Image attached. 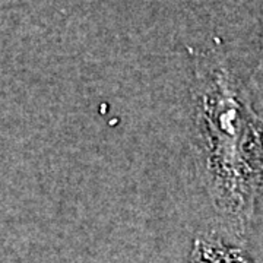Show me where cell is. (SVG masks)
Here are the masks:
<instances>
[{"label": "cell", "mask_w": 263, "mask_h": 263, "mask_svg": "<svg viewBox=\"0 0 263 263\" xmlns=\"http://www.w3.org/2000/svg\"><path fill=\"white\" fill-rule=\"evenodd\" d=\"M260 189L263 192V160H262V173H260Z\"/></svg>", "instance_id": "obj_3"}, {"label": "cell", "mask_w": 263, "mask_h": 263, "mask_svg": "<svg viewBox=\"0 0 263 263\" xmlns=\"http://www.w3.org/2000/svg\"><path fill=\"white\" fill-rule=\"evenodd\" d=\"M189 263H254L243 247L214 233H199L192 246Z\"/></svg>", "instance_id": "obj_2"}, {"label": "cell", "mask_w": 263, "mask_h": 263, "mask_svg": "<svg viewBox=\"0 0 263 263\" xmlns=\"http://www.w3.org/2000/svg\"><path fill=\"white\" fill-rule=\"evenodd\" d=\"M262 16H263V0H262Z\"/></svg>", "instance_id": "obj_4"}, {"label": "cell", "mask_w": 263, "mask_h": 263, "mask_svg": "<svg viewBox=\"0 0 263 263\" xmlns=\"http://www.w3.org/2000/svg\"><path fill=\"white\" fill-rule=\"evenodd\" d=\"M192 120L200 181L227 231L245 241L260 189L263 124L218 40L193 54Z\"/></svg>", "instance_id": "obj_1"}]
</instances>
